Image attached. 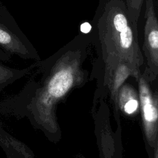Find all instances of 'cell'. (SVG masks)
<instances>
[{"label":"cell","instance_id":"1","mask_svg":"<svg viewBox=\"0 0 158 158\" xmlns=\"http://www.w3.org/2000/svg\"><path fill=\"white\" fill-rule=\"evenodd\" d=\"M98 29L105 72L123 62L138 78L144 57L138 43L137 23L131 19L123 0H109L106 3Z\"/></svg>","mask_w":158,"mask_h":158},{"label":"cell","instance_id":"2","mask_svg":"<svg viewBox=\"0 0 158 158\" xmlns=\"http://www.w3.org/2000/svg\"><path fill=\"white\" fill-rule=\"evenodd\" d=\"M79 51H68L56 62L44 85L36 93L31 106L37 122L55 133L57 125L54 114L56 104L72 88L81 84L85 73Z\"/></svg>","mask_w":158,"mask_h":158},{"label":"cell","instance_id":"3","mask_svg":"<svg viewBox=\"0 0 158 158\" xmlns=\"http://www.w3.org/2000/svg\"><path fill=\"white\" fill-rule=\"evenodd\" d=\"M145 2L143 51L146 59V67L142 75L149 81L158 75V20L153 0H145Z\"/></svg>","mask_w":158,"mask_h":158},{"label":"cell","instance_id":"4","mask_svg":"<svg viewBox=\"0 0 158 158\" xmlns=\"http://www.w3.org/2000/svg\"><path fill=\"white\" fill-rule=\"evenodd\" d=\"M136 79L145 135L149 144L154 147L158 133V91L151 90L141 73Z\"/></svg>","mask_w":158,"mask_h":158},{"label":"cell","instance_id":"5","mask_svg":"<svg viewBox=\"0 0 158 158\" xmlns=\"http://www.w3.org/2000/svg\"><path fill=\"white\" fill-rule=\"evenodd\" d=\"M0 47L7 52L24 59L35 58L19 37L1 23H0Z\"/></svg>","mask_w":158,"mask_h":158},{"label":"cell","instance_id":"6","mask_svg":"<svg viewBox=\"0 0 158 158\" xmlns=\"http://www.w3.org/2000/svg\"><path fill=\"white\" fill-rule=\"evenodd\" d=\"M137 78L133 69L125 63H118L112 70L105 72V83L108 86L112 98L115 101L118 91L129 76Z\"/></svg>","mask_w":158,"mask_h":158},{"label":"cell","instance_id":"7","mask_svg":"<svg viewBox=\"0 0 158 158\" xmlns=\"http://www.w3.org/2000/svg\"><path fill=\"white\" fill-rule=\"evenodd\" d=\"M120 110L127 115H133L140 107L139 94L129 84H123L119 89L116 99Z\"/></svg>","mask_w":158,"mask_h":158},{"label":"cell","instance_id":"8","mask_svg":"<svg viewBox=\"0 0 158 158\" xmlns=\"http://www.w3.org/2000/svg\"><path fill=\"white\" fill-rule=\"evenodd\" d=\"M11 71L0 65V81H4L6 79H9L11 74Z\"/></svg>","mask_w":158,"mask_h":158},{"label":"cell","instance_id":"9","mask_svg":"<svg viewBox=\"0 0 158 158\" xmlns=\"http://www.w3.org/2000/svg\"><path fill=\"white\" fill-rule=\"evenodd\" d=\"M91 29V27L88 22H85V23H82L80 26L81 31L85 33L89 32Z\"/></svg>","mask_w":158,"mask_h":158},{"label":"cell","instance_id":"10","mask_svg":"<svg viewBox=\"0 0 158 158\" xmlns=\"http://www.w3.org/2000/svg\"><path fill=\"white\" fill-rule=\"evenodd\" d=\"M154 158H158V142H157V149L155 152V156Z\"/></svg>","mask_w":158,"mask_h":158}]
</instances>
